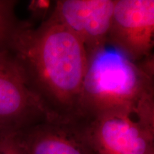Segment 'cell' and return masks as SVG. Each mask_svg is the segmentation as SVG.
<instances>
[{"instance_id": "obj_1", "label": "cell", "mask_w": 154, "mask_h": 154, "mask_svg": "<svg viewBox=\"0 0 154 154\" xmlns=\"http://www.w3.org/2000/svg\"><path fill=\"white\" fill-rule=\"evenodd\" d=\"M8 49L53 119L80 118L88 57L74 34L51 15L38 26L22 21Z\"/></svg>"}, {"instance_id": "obj_2", "label": "cell", "mask_w": 154, "mask_h": 154, "mask_svg": "<svg viewBox=\"0 0 154 154\" xmlns=\"http://www.w3.org/2000/svg\"><path fill=\"white\" fill-rule=\"evenodd\" d=\"M154 60L136 62L105 48L88 57L80 118L154 103Z\"/></svg>"}, {"instance_id": "obj_3", "label": "cell", "mask_w": 154, "mask_h": 154, "mask_svg": "<svg viewBox=\"0 0 154 154\" xmlns=\"http://www.w3.org/2000/svg\"><path fill=\"white\" fill-rule=\"evenodd\" d=\"M96 154H154V103L80 119Z\"/></svg>"}, {"instance_id": "obj_4", "label": "cell", "mask_w": 154, "mask_h": 154, "mask_svg": "<svg viewBox=\"0 0 154 154\" xmlns=\"http://www.w3.org/2000/svg\"><path fill=\"white\" fill-rule=\"evenodd\" d=\"M53 118L9 49H0V140Z\"/></svg>"}, {"instance_id": "obj_5", "label": "cell", "mask_w": 154, "mask_h": 154, "mask_svg": "<svg viewBox=\"0 0 154 154\" xmlns=\"http://www.w3.org/2000/svg\"><path fill=\"white\" fill-rule=\"evenodd\" d=\"M107 44L136 62L153 59V0H116Z\"/></svg>"}, {"instance_id": "obj_6", "label": "cell", "mask_w": 154, "mask_h": 154, "mask_svg": "<svg viewBox=\"0 0 154 154\" xmlns=\"http://www.w3.org/2000/svg\"><path fill=\"white\" fill-rule=\"evenodd\" d=\"M116 0H58L50 14L82 42L87 57L104 49Z\"/></svg>"}, {"instance_id": "obj_7", "label": "cell", "mask_w": 154, "mask_h": 154, "mask_svg": "<svg viewBox=\"0 0 154 154\" xmlns=\"http://www.w3.org/2000/svg\"><path fill=\"white\" fill-rule=\"evenodd\" d=\"M24 154H96L83 133L80 119H47L17 133Z\"/></svg>"}, {"instance_id": "obj_8", "label": "cell", "mask_w": 154, "mask_h": 154, "mask_svg": "<svg viewBox=\"0 0 154 154\" xmlns=\"http://www.w3.org/2000/svg\"><path fill=\"white\" fill-rule=\"evenodd\" d=\"M14 0H0V49H8L9 44L22 21L17 19Z\"/></svg>"}, {"instance_id": "obj_9", "label": "cell", "mask_w": 154, "mask_h": 154, "mask_svg": "<svg viewBox=\"0 0 154 154\" xmlns=\"http://www.w3.org/2000/svg\"><path fill=\"white\" fill-rule=\"evenodd\" d=\"M52 2L48 0H32L28 6V10L31 15L30 23L36 21H41V23L47 19L49 16L48 13L51 9Z\"/></svg>"}, {"instance_id": "obj_10", "label": "cell", "mask_w": 154, "mask_h": 154, "mask_svg": "<svg viewBox=\"0 0 154 154\" xmlns=\"http://www.w3.org/2000/svg\"><path fill=\"white\" fill-rule=\"evenodd\" d=\"M0 154H24L13 137L0 140Z\"/></svg>"}]
</instances>
